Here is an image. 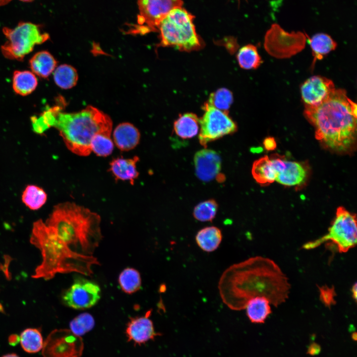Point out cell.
Listing matches in <instances>:
<instances>
[{
  "label": "cell",
  "mask_w": 357,
  "mask_h": 357,
  "mask_svg": "<svg viewBox=\"0 0 357 357\" xmlns=\"http://www.w3.org/2000/svg\"><path fill=\"white\" fill-rule=\"evenodd\" d=\"M54 79L56 84L60 88L64 89H70L76 84L78 74L73 66L63 64L55 69Z\"/></svg>",
  "instance_id": "obj_28"
},
{
  "label": "cell",
  "mask_w": 357,
  "mask_h": 357,
  "mask_svg": "<svg viewBox=\"0 0 357 357\" xmlns=\"http://www.w3.org/2000/svg\"><path fill=\"white\" fill-rule=\"evenodd\" d=\"M47 195L45 191L36 185H29L24 190L22 195L23 202L29 208L37 210L46 202Z\"/></svg>",
  "instance_id": "obj_31"
},
{
  "label": "cell",
  "mask_w": 357,
  "mask_h": 357,
  "mask_svg": "<svg viewBox=\"0 0 357 357\" xmlns=\"http://www.w3.org/2000/svg\"><path fill=\"white\" fill-rule=\"evenodd\" d=\"M357 239L356 215L341 206L337 208L335 217L328 233L317 239L305 243L302 248L306 250L312 249L326 242H330L336 246L339 252L345 253L356 246Z\"/></svg>",
  "instance_id": "obj_8"
},
{
  "label": "cell",
  "mask_w": 357,
  "mask_h": 357,
  "mask_svg": "<svg viewBox=\"0 0 357 357\" xmlns=\"http://www.w3.org/2000/svg\"><path fill=\"white\" fill-rule=\"evenodd\" d=\"M110 132H100L96 134L90 143L91 152L97 155L106 157L110 155L114 149V143Z\"/></svg>",
  "instance_id": "obj_32"
},
{
  "label": "cell",
  "mask_w": 357,
  "mask_h": 357,
  "mask_svg": "<svg viewBox=\"0 0 357 357\" xmlns=\"http://www.w3.org/2000/svg\"><path fill=\"white\" fill-rule=\"evenodd\" d=\"M32 121L34 130L38 133L50 127L57 128L67 148L82 156L91 153L92 138L98 133H111L113 125L107 115L91 106L71 113L62 112L60 106H54L39 118L32 117Z\"/></svg>",
  "instance_id": "obj_3"
},
{
  "label": "cell",
  "mask_w": 357,
  "mask_h": 357,
  "mask_svg": "<svg viewBox=\"0 0 357 357\" xmlns=\"http://www.w3.org/2000/svg\"><path fill=\"white\" fill-rule=\"evenodd\" d=\"M2 32L7 39L0 48L3 56L7 59L18 61L22 60L35 45L50 38L48 33L43 32L40 25L29 22H20L12 29L3 27Z\"/></svg>",
  "instance_id": "obj_7"
},
{
  "label": "cell",
  "mask_w": 357,
  "mask_h": 357,
  "mask_svg": "<svg viewBox=\"0 0 357 357\" xmlns=\"http://www.w3.org/2000/svg\"><path fill=\"white\" fill-rule=\"evenodd\" d=\"M84 344L80 336L66 329L52 331L44 341L43 357H80Z\"/></svg>",
  "instance_id": "obj_11"
},
{
  "label": "cell",
  "mask_w": 357,
  "mask_h": 357,
  "mask_svg": "<svg viewBox=\"0 0 357 357\" xmlns=\"http://www.w3.org/2000/svg\"><path fill=\"white\" fill-rule=\"evenodd\" d=\"M21 1H24V2H31L33 1L34 0H20Z\"/></svg>",
  "instance_id": "obj_45"
},
{
  "label": "cell",
  "mask_w": 357,
  "mask_h": 357,
  "mask_svg": "<svg viewBox=\"0 0 357 357\" xmlns=\"http://www.w3.org/2000/svg\"><path fill=\"white\" fill-rule=\"evenodd\" d=\"M29 64L34 74L47 78L54 71L57 61L49 52L43 51L36 53L31 58Z\"/></svg>",
  "instance_id": "obj_21"
},
{
  "label": "cell",
  "mask_w": 357,
  "mask_h": 357,
  "mask_svg": "<svg viewBox=\"0 0 357 357\" xmlns=\"http://www.w3.org/2000/svg\"><path fill=\"white\" fill-rule=\"evenodd\" d=\"M263 145L267 150H273L276 147V142L274 138L271 137H267L264 139Z\"/></svg>",
  "instance_id": "obj_37"
},
{
  "label": "cell",
  "mask_w": 357,
  "mask_h": 357,
  "mask_svg": "<svg viewBox=\"0 0 357 357\" xmlns=\"http://www.w3.org/2000/svg\"><path fill=\"white\" fill-rule=\"evenodd\" d=\"M270 7L274 10H277L281 5L284 0H267Z\"/></svg>",
  "instance_id": "obj_39"
},
{
  "label": "cell",
  "mask_w": 357,
  "mask_h": 357,
  "mask_svg": "<svg viewBox=\"0 0 357 357\" xmlns=\"http://www.w3.org/2000/svg\"><path fill=\"white\" fill-rule=\"evenodd\" d=\"M357 333L356 332L353 333L352 335V338L353 340L356 341L357 340Z\"/></svg>",
  "instance_id": "obj_44"
},
{
  "label": "cell",
  "mask_w": 357,
  "mask_h": 357,
  "mask_svg": "<svg viewBox=\"0 0 357 357\" xmlns=\"http://www.w3.org/2000/svg\"><path fill=\"white\" fill-rule=\"evenodd\" d=\"M95 324L92 316L88 313H82L70 323V330L75 334L80 336L91 330Z\"/></svg>",
  "instance_id": "obj_35"
},
{
  "label": "cell",
  "mask_w": 357,
  "mask_h": 357,
  "mask_svg": "<svg viewBox=\"0 0 357 357\" xmlns=\"http://www.w3.org/2000/svg\"><path fill=\"white\" fill-rule=\"evenodd\" d=\"M305 118L315 128V136L326 147L347 152L356 139L357 104L342 89H335L318 106L305 107Z\"/></svg>",
  "instance_id": "obj_2"
},
{
  "label": "cell",
  "mask_w": 357,
  "mask_h": 357,
  "mask_svg": "<svg viewBox=\"0 0 357 357\" xmlns=\"http://www.w3.org/2000/svg\"><path fill=\"white\" fill-rule=\"evenodd\" d=\"M1 357H19L17 355L14 353H10L3 355Z\"/></svg>",
  "instance_id": "obj_42"
},
{
  "label": "cell",
  "mask_w": 357,
  "mask_h": 357,
  "mask_svg": "<svg viewBox=\"0 0 357 357\" xmlns=\"http://www.w3.org/2000/svg\"><path fill=\"white\" fill-rule=\"evenodd\" d=\"M119 283L125 293L133 294L141 288V279L140 273L134 268H126L120 273Z\"/></svg>",
  "instance_id": "obj_30"
},
{
  "label": "cell",
  "mask_w": 357,
  "mask_h": 357,
  "mask_svg": "<svg viewBox=\"0 0 357 357\" xmlns=\"http://www.w3.org/2000/svg\"><path fill=\"white\" fill-rule=\"evenodd\" d=\"M320 298L325 305L330 306L335 302L334 289L328 286H322L319 288Z\"/></svg>",
  "instance_id": "obj_36"
},
{
  "label": "cell",
  "mask_w": 357,
  "mask_h": 357,
  "mask_svg": "<svg viewBox=\"0 0 357 357\" xmlns=\"http://www.w3.org/2000/svg\"><path fill=\"white\" fill-rule=\"evenodd\" d=\"M140 138V134L137 128L128 122L119 124L113 133L114 143L122 151L134 148L139 143Z\"/></svg>",
  "instance_id": "obj_18"
},
{
  "label": "cell",
  "mask_w": 357,
  "mask_h": 357,
  "mask_svg": "<svg viewBox=\"0 0 357 357\" xmlns=\"http://www.w3.org/2000/svg\"><path fill=\"white\" fill-rule=\"evenodd\" d=\"M237 58L239 66L245 69L257 68L262 62L257 48L252 44L241 48Z\"/></svg>",
  "instance_id": "obj_29"
},
{
  "label": "cell",
  "mask_w": 357,
  "mask_h": 357,
  "mask_svg": "<svg viewBox=\"0 0 357 357\" xmlns=\"http://www.w3.org/2000/svg\"><path fill=\"white\" fill-rule=\"evenodd\" d=\"M30 242L40 250L42 257L32 275L34 278L49 280L58 273L71 272L90 276L93 266L100 264L93 255L75 253L63 244L42 220L34 223Z\"/></svg>",
  "instance_id": "obj_5"
},
{
  "label": "cell",
  "mask_w": 357,
  "mask_h": 357,
  "mask_svg": "<svg viewBox=\"0 0 357 357\" xmlns=\"http://www.w3.org/2000/svg\"><path fill=\"white\" fill-rule=\"evenodd\" d=\"M45 224L73 252L93 256L103 238L100 216L74 203L56 205Z\"/></svg>",
  "instance_id": "obj_4"
},
{
  "label": "cell",
  "mask_w": 357,
  "mask_h": 357,
  "mask_svg": "<svg viewBox=\"0 0 357 357\" xmlns=\"http://www.w3.org/2000/svg\"><path fill=\"white\" fill-rule=\"evenodd\" d=\"M182 5V0H138L137 23L128 31L144 34L157 31L160 22L171 10Z\"/></svg>",
  "instance_id": "obj_10"
},
{
  "label": "cell",
  "mask_w": 357,
  "mask_h": 357,
  "mask_svg": "<svg viewBox=\"0 0 357 357\" xmlns=\"http://www.w3.org/2000/svg\"><path fill=\"white\" fill-rule=\"evenodd\" d=\"M335 89L331 80L321 76H313L301 85V98L305 107L316 106L329 98Z\"/></svg>",
  "instance_id": "obj_13"
},
{
  "label": "cell",
  "mask_w": 357,
  "mask_h": 357,
  "mask_svg": "<svg viewBox=\"0 0 357 357\" xmlns=\"http://www.w3.org/2000/svg\"><path fill=\"white\" fill-rule=\"evenodd\" d=\"M38 85L37 79L32 72L16 70L12 78V87L18 95L26 96L33 92Z\"/></svg>",
  "instance_id": "obj_26"
},
{
  "label": "cell",
  "mask_w": 357,
  "mask_h": 357,
  "mask_svg": "<svg viewBox=\"0 0 357 357\" xmlns=\"http://www.w3.org/2000/svg\"><path fill=\"white\" fill-rule=\"evenodd\" d=\"M321 351L320 346L315 343L310 344L307 350V354L311 356L317 355Z\"/></svg>",
  "instance_id": "obj_38"
},
{
  "label": "cell",
  "mask_w": 357,
  "mask_h": 357,
  "mask_svg": "<svg viewBox=\"0 0 357 357\" xmlns=\"http://www.w3.org/2000/svg\"><path fill=\"white\" fill-rule=\"evenodd\" d=\"M222 240L221 230L217 227L210 226L199 230L195 240L198 246L203 251L211 252L216 250Z\"/></svg>",
  "instance_id": "obj_24"
},
{
  "label": "cell",
  "mask_w": 357,
  "mask_h": 357,
  "mask_svg": "<svg viewBox=\"0 0 357 357\" xmlns=\"http://www.w3.org/2000/svg\"><path fill=\"white\" fill-rule=\"evenodd\" d=\"M271 304L265 297H256L248 301L244 309L251 322L263 323L271 313Z\"/></svg>",
  "instance_id": "obj_20"
},
{
  "label": "cell",
  "mask_w": 357,
  "mask_h": 357,
  "mask_svg": "<svg viewBox=\"0 0 357 357\" xmlns=\"http://www.w3.org/2000/svg\"><path fill=\"white\" fill-rule=\"evenodd\" d=\"M199 127V118L191 113L180 115L174 124L175 133L182 139H189L196 136Z\"/></svg>",
  "instance_id": "obj_22"
},
{
  "label": "cell",
  "mask_w": 357,
  "mask_h": 357,
  "mask_svg": "<svg viewBox=\"0 0 357 357\" xmlns=\"http://www.w3.org/2000/svg\"><path fill=\"white\" fill-rule=\"evenodd\" d=\"M204 114L199 119V141L205 148L207 144L237 130V125L228 112L218 110L207 102L202 108Z\"/></svg>",
  "instance_id": "obj_9"
},
{
  "label": "cell",
  "mask_w": 357,
  "mask_h": 357,
  "mask_svg": "<svg viewBox=\"0 0 357 357\" xmlns=\"http://www.w3.org/2000/svg\"><path fill=\"white\" fill-rule=\"evenodd\" d=\"M19 337L21 347L26 353L34 354L42 350L44 341L39 329L27 328L21 333Z\"/></svg>",
  "instance_id": "obj_27"
},
{
  "label": "cell",
  "mask_w": 357,
  "mask_h": 357,
  "mask_svg": "<svg viewBox=\"0 0 357 357\" xmlns=\"http://www.w3.org/2000/svg\"><path fill=\"white\" fill-rule=\"evenodd\" d=\"M197 177L204 181L217 177L221 170V159L215 151L204 148L197 152L194 158Z\"/></svg>",
  "instance_id": "obj_16"
},
{
  "label": "cell",
  "mask_w": 357,
  "mask_h": 357,
  "mask_svg": "<svg viewBox=\"0 0 357 357\" xmlns=\"http://www.w3.org/2000/svg\"><path fill=\"white\" fill-rule=\"evenodd\" d=\"M9 344L11 346H15L20 342V337L16 334H12L8 339Z\"/></svg>",
  "instance_id": "obj_40"
},
{
  "label": "cell",
  "mask_w": 357,
  "mask_h": 357,
  "mask_svg": "<svg viewBox=\"0 0 357 357\" xmlns=\"http://www.w3.org/2000/svg\"><path fill=\"white\" fill-rule=\"evenodd\" d=\"M218 204L214 199H209L199 203L193 211V216L201 222L211 221L215 217Z\"/></svg>",
  "instance_id": "obj_34"
},
{
  "label": "cell",
  "mask_w": 357,
  "mask_h": 357,
  "mask_svg": "<svg viewBox=\"0 0 357 357\" xmlns=\"http://www.w3.org/2000/svg\"><path fill=\"white\" fill-rule=\"evenodd\" d=\"M194 16L182 6L173 9L162 20L159 46L172 47L181 51L199 50L202 41L197 34L193 21Z\"/></svg>",
  "instance_id": "obj_6"
},
{
  "label": "cell",
  "mask_w": 357,
  "mask_h": 357,
  "mask_svg": "<svg viewBox=\"0 0 357 357\" xmlns=\"http://www.w3.org/2000/svg\"><path fill=\"white\" fill-rule=\"evenodd\" d=\"M139 160L137 156L132 158H115L110 164V170L116 180H128L133 185L139 175L136 169Z\"/></svg>",
  "instance_id": "obj_19"
},
{
  "label": "cell",
  "mask_w": 357,
  "mask_h": 357,
  "mask_svg": "<svg viewBox=\"0 0 357 357\" xmlns=\"http://www.w3.org/2000/svg\"><path fill=\"white\" fill-rule=\"evenodd\" d=\"M357 284L355 283L352 287V293L353 298L356 300L357 299Z\"/></svg>",
  "instance_id": "obj_41"
},
{
  "label": "cell",
  "mask_w": 357,
  "mask_h": 357,
  "mask_svg": "<svg viewBox=\"0 0 357 357\" xmlns=\"http://www.w3.org/2000/svg\"><path fill=\"white\" fill-rule=\"evenodd\" d=\"M101 298V289L96 283L88 279L76 277L71 286L62 294L64 304L75 309L90 308Z\"/></svg>",
  "instance_id": "obj_12"
},
{
  "label": "cell",
  "mask_w": 357,
  "mask_h": 357,
  "mask_svg": "<svg viewBox=\"0 0 357 357\" xmlns=\"http://www.w3.org/2000/svg\"><path fill=\"white\" fill-rule=\"evenodd\" d=\"M151 310L143 316L130 317L126 325L125 333L128 341L141 345L154 340L160 335L156 332L153 323L150 318Z\"/></svg>",
  "instance_id": "obj_15"
},
{
  "label": "cell",
  "mask_w": 357,
  "mask_h": 357,
  "mask_svg": "<svg viewBox=\"0 0 357 357\" xmlns=\"http://www.w3.org/2000/svg\"><path fill=\"white\" fill-rule=\"evenodd\" d=\"M11 0H0V6H3L8 4Z\"/></svg>",
  "instance_id": "obj_43"
},
{
  "label": "cell",
  "mask_w": 357,
  "mask_h": 357,
  "mask_svg": "<svg viewBox=\"0 0 357 357\" xmlns=\"http://www.w3.org/2000/svg\"><path fill=\"white\" fill-rule=\"evenodd\" d=\"M308 38L313 56L312 66L317 60H322L337 47L336 42L330 35L325 33H317L311 38Z\"/></svg>",
  "instance_id": "obj_25"
},
{
  "label": "cell",
  "mask_w": 357,
  "mask_h": 357,
  "mask_svg": "<svg viewBox=\"0 0 357 357\" xmlns=\"http://www.w3.org/2000/svg\"><path fill=\"white\" fill-rule=\"evenodd\" d=\"M207 102L218 110L228 112L233 102V94L228 89L221 88L212 93Z\"/></svg>",
  "instance_id": "obj_33"
},
{
  "label": "cell",
  "mask_w": 357,
  "mask_h": 357,
  "mask_svg": "<svg viewBox=\"0 0 357 357\" xmlns=\"http://www.w3.org/2000/svg\"><path fill=\"white\" fill-rule=\"evenodd\" d=\"M276 174L275 181L288 186L299 185L306 177V171L299 163L287 160L279 155L270 158Z\"/></svg>",
  "instance_id": "obj_14"
},
{
  "label": "cell",
  "mask_w": 357,
  "mask_h": 357,
  "mask_svg": "<svg viewBox=\"0 0 357 357\" xmlns=\"http://www.w3.org/2000/svg\"><path fill=\"white\" fill-rule=\"evenodd\" d=\"M251 173L254 179L261 185L273 183L276 178L273 163L268 156H264L253 163Z\"/></svg>",
  "instance_id": "obj_23"
},
{
  "label": "cell",
  "mask_w": 357,
  "mask_h": 357,
  "mask_svg": "<svg viewBox=\"0 0 357 357\" xmlns=\"http://www.w3.org/2000/svg\"><path fill=\"white\" fill-rule=\"evenodd\" d=\"M218 289L223 302L231 309L239 310L256 297H265L275 306L281 304L288 298L290 285L274 261L257 256L227 268Z\"/></svg>",
  "instance_id": "obj_1"
},
{
  "label": "cell",
  "mask_w": 357,
  "mask_h": 357,
  "mask_svg": "<svg viewBox=\"0 0 357 357\" xmlns=\"http://www.w3.org/2000/svg\"><path fill=\"white\" fill-rule=\"evenodd\" d=\"M305 35L300 32L289 33L278 24H273L267 31L265 39L267 47H301L304 44Z\"/></svg>",
  "instance_id": "obj_17"
}]
</instances>
